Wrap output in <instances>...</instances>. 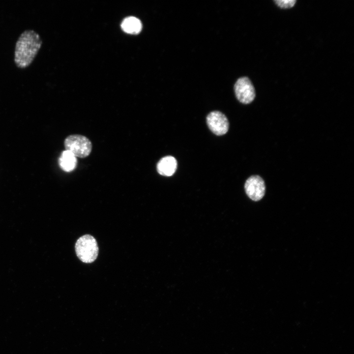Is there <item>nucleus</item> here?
Returning <instances> with one entry per match:
<instances>
[{
  "label": "nucleus",
  "instance_id": "f257e3e1",
  "mask_svg": "<svg viewBox=\"0 0 354 354\" xmlns=\"http://www.w3.org/2000/svg\"><path fill=\"white\" fill-rule=\"evenodd\" d=\"M42 44V39L37 32L32 30L24 31L15 44L14 60L17 67H28L36 56Z\"/></svg>",
  "mask_w": 354,
  "mask_h": 354
},
{
  "label": "nucleus",
  "instance_id": "f03ea898",
  "mask_svg": "<svg viewBox=\"0 0 354 354\" xmlns=\"http://www.w3.org/2000/svg\"><path fill=\"white\" fill-rule=\"evenodd\" d=\"M75 247L77 257L84 263H92L97 257L99 250L97 242L91 235L81 236L77 240Z\"/></svg>",
  "mask_w": 354,
  "mask_h": 354
},
{
  "label": "nucleus",
  "instance_id": "7ed1b4c3",
  "mask_svg": "<svg viewBox=\"0 0 354 354\" xmlns=\"http://www.w3.org/2000/svg\"><path fill=\"white\" fill-rule=\"evenodd\" d=\"M65 149L70 151L76 157L85 158L88 156L92 149V144L86 137L78 134L67 137L64 142Z\"/></svg>",
  "mask_w": 354,
  "mask_h": 354
},
{
  "label": "nucleus",
  "instance_id": "20e7f679",
  "mask_svg": "<svg viewBox=\"0 0 354 354\" xmlns=\"http://www.w3.org/2000/svg\"><path fill=\"white\" fill-rule=\"evenodd\" d=\"M234 89L237 99L243 104H249L255 98L254 88L247 77L239 78L235 85Z\"/></svg>",
  "mask_w": 354,
  "mask_h": 354
},
{
  "label": "nucleus",
  "instance_id": "39448f33",
  "mask_svg": "<svg viewBox=\"0 0 354 354\" xmlns=\"http://www.w3.org/2000/svg\"><path fill=\"white\" fill-rule=\"evenodd\" d=\"M206 123L210 130L218 136L224 135L229 129L227 117L219 111L210 112L206 117Z\"/></svg>",
  "mask_w": 354,
  "mask_h": 354
},
{
  "label": "nucleus",
  "instance_id": "423d86ee",
  "mask_svg": "<svg viewBox=\"0 0 354 354\" xmlns=\"http://www.w3.org/2000/svg\"><path fill=\"white\" fill-rule=\"evenodd\" d=\"M244 188L248 197L253 201H260L265 195V184L259 176L249 177L245 183Z\"/></svg>",
  "mask_w": 354,
  "mask_h": 354
},
{
  "label": "nucleus",
  "instance_id": "0eeeda50",
  "mask_svg": "<svg viewBox=\"0 0 354 354\" xmlns=\"http://www.w3.org/2000/svg\"><path fill=\"white\" fill-rule=\"evenodd\" d=\"M177 168V160L172 156H166L162 158L157 164L158 173L164 176H172L176 172Z\"/></svg>",
  "mask_w": 354,
  "mask_h": 354
},
{
  "label": "nucleus",
  "instance_id": "6e6552de",
  "mask_svg": "<svg viewBox=\"0 0 354 354\" xmlns=\"http://www.w3.org/2000/svg\"><path fill=\"white\" fill-rule=\"evenodd\" d=\"M59 167L63 171L70 172L76 167L77 160L76 157L70 151L65 150L63 151L59 159Z\"/></svg>",
  "mask_w": 354,
  "mask_h": 354
},
{
  "label": "nucleus",
  "instance_id": "1a4fd4ad",
  "mask_svg": "<svg viewBox=\"0 0 354 354\" xmlns=\"http://www.w3.org/2000/svg\"><path fill=\"white\" fill-rule=\"evenodd\" d=\"M142 23L136 17H129L125 18L121 23V28L125 32L130 34H137L142 30Z\"/></svg>",
  "mask_w": 354,
  "mask_h": 354
},
{
  "label": "nucleus",
  "instance_id": "9d476101",
  "mask_svg": "<svg viewBox=\"0 0 354 354\" xmlns=\"http://www.w3.org/2000/svg\"><path fill=\"white\" fill-rule=\"evenodd\" d=\"M274 2L280 8H289L294 6L296 1L295 0H274Z\"/></svg>",
  "mask_w": 354,
  "mask_h": 354
}]
</instances>
